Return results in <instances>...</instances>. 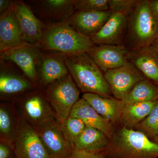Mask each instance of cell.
Wrapping results in <instances>:
<instances>
[{"label": "cell", "mask_w": 158, "mask_h": 158, "mask_svg": "<svg viewBox=\"0 0 158 158\" xmlns=\"http://www.w3.org/2000/svg\"><path fill=\"white\" fill-rule=\"evenodd\" d=\"M102 152L106 158H158V144L142 132L119 127Z\"/></svg>", "instance_id": "cell-1"}, {"label": "cell", "mask_w": 158, "mask_h": 158, "mask_svg": "<svg viewBox=\"0 0 158 158\" xmlns=\"http://www.w3.org/2000/svg\"><path fill=\"white\" fill-rule=\"evenodd\" d=\"M158 38V17L153 13L149 1L138 0L127 16V27L123 45L129 50L152 45Z\"/></svg>", "instance_id": "cell-2"}, {"label": "cell", "mask_w": 158, "mask_h": 158, "mask_svg": "<svg viewBox=\"0 0 158 158\" xmlns=\"http://www.w3.org/2000/svg\"><path fill=\"white\" fill-rule=\"evenodd\" d=\"M65 62L69 74L82 92L104 97H113L104 73L88 53L66 55Z\"/></svg>", "instance_id": "cell-3"}, {"label": "cell", "mask_w": 158, "mask_h": 158, "mask_svg": "<svg viewBox=\"0 0 158 158\" xmlns=\"http://www.w3.org/2000/svg\"><path fill=\"white\" fill-rule=\"evenodd\" d=\"M40 43L45 49L59 51L66 55L88 52L95 45L91 37L79 33L66 22L49 26L43 32Z\"/></svg>", "instance_id": "cell-4"}, {"label": "cell", "mask_w": 158, "mask_h": 158, "mask_svg": "<svg viewBox=\"0 0 158 158\" xmlns=\"http://www.w3.org/2000/svg\"><path fill=\"white\" fill-rule=\"evenodd\" d=\"M45 94L59 123L69 117L80 99L79 89L69 73L46 88Z\"/></svg>", "instance_id": "cell-5"}, {"label": "cell", "mask_w": 158, "mask_h": 158, "mask_svg": "<svg viewBox=\"0 0 158 158\" xmlns=\"http://www.w3.org/2000/svg\"><path fill=\"white\" fill-rule=\"evenodd\" d=\"M12 102L22 118L34 128L48 119L55 118L45 94L38 91L28 92Z\"/></svg>", "instance_id": "cell-6"}, {"label": "cell", "mask_w": 158, "mask_h": 158, "mask_svg": "<svg viewBox=\"0 0 158 158\" xmlns=\"http://www.w3.org/2000/svg\"><path fill=\"white\" fill-rule=\"evenodd\" d=\"M35 129L50 157H70L74 147L56 118L48 119Z\"/></svg>", "instance_id": "cell-7"}, {"label": "cell", "mask_w": 158, "mask_h": 158, "mask_svg": "<svg viewBox=\"0 0 158 158\" xmlns=\"http://www.w3.org/2000/svg\"><path fill=\"white\" fill-rule=\"evenodd\" d=\"M104 73L113 96L122 100L138 82L146 79L135 66L128 61L122 66Z\"/></svg>", "instance_id": "cell-8"}, {"label": "cell", "mask_w": 158, "mask_h": 158, "mask_svg": "<svg viewBox=\"0 0 158 158\" xmlns=\"http://www.w3.org/2000/svg\"><path fill=\"white\" fill-rule=\"evenodd\" d=\"M38 44L26 42L1 53V59L16 64L22 70L27 79L37 86L38 79L36 65L40 54Z\"/></svg>", "instance_id": "cell-9"}, {"label": "cell", "mask_w": 158, "mask_h": 158, "mask_svg": "<svg viewBox=\"0 0 158 158\" xmlns=\"http://www.w3.org/2000/svg\"><path fill=\"white\" fill-rule=\"evenodd\" d=\"M13 146L18 158H51L35 129L22 118Z\"/></svg>", "instance_id": "cell-10"}, {"label": "cell", "mask_w": 158, "mask_h": 158, "mask_svg": "<svg viewBox=\"0 0 158 158\" xmlns=\"http://www.w3.org/2000/svg\"><path fill=\"white\" fill-rule=\"evenodd\" d=\"M128 52L123 45L100 44L95 45L87 53L105 73L126 63Z\"/></svg>", "instance_id": "cell-11"}, {"label": "cell", "mask_w": 158, "mask_h": 158, "mask_svg": "<svg viewBox=\"0 0 158 158\" xmlns=\"http://www.w3.org/2000/svg\"><path fill=\"white\" fill-rule=\"evenodd\" d=\"M127 27V16L113 12L103 27L91 38L95 45H123Z\"/></svg>", "instance_id": "cell-12"}, {"label": "cell", "mask_w": 158, "mask_h": 158, "mask_svg": "<svg viewBox=\"0 0 158 158\" xmlns=\"http://www.w3.org/2000/svg\"><path fill=\"white\" fill-rule=\"evenodd\" d=\"M112 13L110 10L106 11H77L68 19L66 23L79 33L91 37L103 27Z\"/></svg>", "instance_id": "cell-13"}, {"label": "cell", "mask_w": 158, "mask_h": 158, "mask_svg": "<svg viewBox=\"0 0 158 158\" xmlns=\"http://www.w3.org/2000/svg\"><path fill=\"white\" fill-rule=\"evenodd\" d=\"M14 10L18 23L26 42L39 44L43 37L42 23L32 10L20 1L14 2Z\"/></svg>", "instance_id": "cell-14"}, {"label": "cell", "mask_w": 158, "mask_h": 158, "mask_svg": "<svg viewBox=\"0 0 158 158\" xmlns=\"http://www.w3.org/2000/svg\"><path fill=\"white\" fill-rule=\"evenodd\" d=\"M15 14L14 2L0 17V51L4 52L26 43Z\"/></svg>", "instance_id": "cell-15"}, {"label": "cell", "mask_w": 158, "mask_h": 158, "mask_svg": "<svg viewBox=\"0 0 158 158\" xmlns=\"http://www.w3.org/2000/svg\"><path fill=\"white\" fill-rule=\"evenodd\" d=\"M69 116L81 119L86 127L94 128L104 133L111 139L116 131L115 126L101 116L84 98H80L75 104Z\"/></svg>", "instance_id": "cell-16"}, {"label": "cell", "mask_w": 158, "mask_h": 158, "mask_svg": "<svg viewBox=\"0 0 158 158\" xmlns=\"http://www.w3.org/2000/svg\"><path fill=\"white\" fill-rule=\"evenodd\" d=\"M127 60L146 79L158 86V56L152 45L129 50Z\"/></svg>", "instance_id": "cell-17"}, {"label": "cell", "mask_w": 158, "mask_h": 158, "mask_svg": "<svg viewBox=\"0 0 158 158\" xmlns=\"http://www.w3.org/2000/svg\"><path fill=\"white\" fill-rule=\"evenodd\" d=\"M82 98L89 103L97 113L113 125H120L122 112L125 106L122 100L104 97L93 93H84Z\"/></svg>", "instance_id": "cell-18"}, {"label": "cell", "mask_w": 158, "mask_h": 158, "mask_svg": "<svg viewBox=\"0 0 158 158\" xmlns=\"http://www.w3.org/2000/svg\"><path fill=\"white\" fill-rule=\"evenodd\" d=\"M37 87V85L24 77L1 71L0 93L1 98L4 101L12 102L19 97L34 90Z\"/></svg>", "instance_id": "cell-19"}, {"label": "cell", "mask_w": 158, "mask_h": 158, "mask_svg": "<svg viewBox=\"0 0 158 158\" xmlns=\"http://www.w3.org/2000/svg\"><path fill=\"white\" fill-rule=\"evenodd\" d=\"M21 117L13 102L0 105V141L13 145L21 121Z\"/></svg>", "instance_id": "cell-20"}, {"label": "cell", "mask_w": 158, "mask_h": 158, "mask_svg": "<svg viewBox=\"0 0 158 158\" xmlns=\"http://www.w3.org/2000/svg\"><path fill=\"white\" fill-rule=\"evenodd\" d=\"M39 71L38 82L46 88L69 74L65 60L52 56L43 59Z\"/></svg>", "instance_id": "cell-21"}, {"label": "cell", "mask_w": 158, "mask_h": 158, "mask_svg": "<svg viewBox=\"0 0 158 158\" xmlns=\"http://www.w3.org/2000/svg\"><path fill=\"white\" fill-rule=\"evenodd\" d=\"M110 141V138L101 131L86 127L75 142L73 147L89 152H102L107 147Z\"/></svg>", "instance_id": "cell-22"}, {"label": "cell", "mask_w": 158, "mask_h": 158, "mask_svg": "<svg viewBox=\"0 0 158 158\" xmlns=\"http://www.w3.org/2000/svg\"><path fill=\"white\" fill-rule=\"evenodd\" d=\"M156 102H138L125 105L122 112L120 127L134 129L138 123L148 116L154 106Z\"/></svg>", "instance_id": "cell-23"}, {"label": "cell", "mask_w": 158, "mask_h": 158, "mask_svg": "<svg viewBox=\"0 0 158 158\" xmlns=\"http://www.w3.org/2000/svg\"><path fill=\"white\" fill-rule=\"evenodd\" d=\"M158 100V86L146 78L138 82L122 100L125 105Z\"/></svg>", "instance_id": "cell-24"}, {"label": "cell", "mask_w": 158, "mask_h": 158, "mask_svg": "<svg viewBox=\"0 0 158 158\" xmlns=\"http://www.w3.org/2000/svg\"><path fill=\"white\" fill-rule=\"evenodd\" d=\"M46 11L54 16L68 17L76 10L75 1L72 0H46L42 2Z\"/></svg>", "instance_id": "cell-25"}, {"label": "cell", "mask_w": 158, "mask_h": 158, "mask_svg": "<svg viewBox=\"0 0 158 158\" xmlns=\"http://www.w3.org/2000/svg\"><path fill=\"white\" fill-rule=\"evenodd\" d=\"M134 129L140 131L152 140L158 135V100L148 116Z\"/></svg>", "instance_id": "cell-26"}, {"label": "cell", "mask_w": 158, "mask_h": 158, "mask_svg": "<svg viewBox=\"0 0 158 158\" xmlns=\"http://www.w3.org/2000/svg\"><path fill=\"white\" fill-rule=\"evenodd\" d=\"M60 124L66 138L73 146L77 139L86 127L81 119L72 116H69Z\"/></svg>", "instance_id": "cell-27"}, {"label": "cell", "mask_w": 158, "mask_h": 158, "mask_svg": "<svg viewBox=\"0 0 158 158\" xmlns=\"http://www.w3.org/2000/svg\"><path fill=\"white\" fill-rule=\"evenodd\" d=\"M76 10L79 11H106L109 10V0H76Z\"/></svg>", "instance_id": "cell-28"}, {"label": "cell", "mask_w": 158, "mask_h": 158, "mask_svg": "<svg viewBox=\"0 0 158 158\" xmlns=\"http://www.w3.org/2000/svg\"><path fill=\"white\" fill-rule=\"evenodd\" d=\"M138 0H109V10L128 16L133 11Z\"/></svg>", "instance_id": "cell-29"}, {"label": "cell", "mask_w": 158, "mask_h": 158, "mask_svg": "<svg viewBox=\"0 0 158 158\" xmlns=\"http://www.w3.org/2000/svg\"><path fill=\"white\" fill-rule=\"evenodd\" d=\"M69 158H106L102 152H92L81 150L74 148Z\"/></svg>", "instance_id": "cell-30"}, {"label": "cell", "mask_w": 158, "mask_h": 158, "mask_svg": "<svg viewBox=\"0 0 158 158\" xmlns=\"http://www.w3.org/2000/svg\"><path fill=\"white\" fill-rule=\"evenodd\" d=\"M0 158H18L13 145L0 141Z\"/></svg>", "instance_id": "cell-31"}, {"label": "cell", "mask_w": 158, "mask_h": 158, "mask_svg": "<svg viewBox=\"0 0 158 158\" xmlns=\"http://www.w3.org/2000/svg\"><path fill=\"white\" fill-rule=\"evenodd\" d=\"M13 2L9 0L0 1V12L2 13L9 9Z\"/></svg>", "instance_id": "cell-32"}, {"label": "cell", "mask_w": 158, "mask_h": 158, "mask_svg": "<svg viewBox=\"0 0 158 158\" xmlns=\"http://www.w3.org/2000/svg\"><path fill=\"white\" fill-rule=\"evenodd\" d=\"M149 4L152 11L158 17V0L149 1Z\"/></svg>", "instance_id": "cell-33"}, {"label": "cell", "mask_w": 158, "mask_h": 158, "mask_svg": "<svg viewBox=\"0 0 158 158\" xmlns=\"http://www.w3.org/2000/svg\"><path fill=\"white\" fill-rule=\"evenodd\" d=\"M152 46L158 56V38L153 43Z\"/></svg>", "instance_id": "cell-34"}, {"label": "cell", "mask_w": 158, "mask_h": 158, "mask_svg": "<svg viewBox=\"0 0 158 158\" xmlns=\"http://www.w3.org/2000/svg\"><path fill=\"white\" fill-rule=\"evenodd\" d=\"M152 141H153L154 142H156V143L158 144V135H157L156 136L155 138H154L152 139Z\"/></svg>", "instance_id": "cell-35"}]
</instances>
